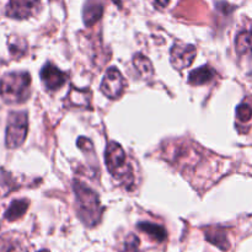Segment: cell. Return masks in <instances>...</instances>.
Listing matches in <instances>:
<instances>
[{"label": "cell", "instance_id": "21", "mask_svg": "<svg viewBox=\"0 0 252 252\" xmlns=\"http://www.w3.org/2000/svg\"><path fill=\"white\" fill-rule=\"evenodd\" d=\"M38 252H49L48 250H41V251H38Z\"/></svg>", "mask_w": 252, "mask_h": 252}, {"label": "cell", "instance_id": "13", "mask_svg": "<svg viewBox=\"0 0 252 252\" xmlns=\"http://www.w3.org/2000/svg\"><path fill=\"white\" fill-rule=\"evenodd\" d=\"M27 208H29V201L27 199H16V201L10 204L7 211L5 212V219L9 221L17 220L26 213Z\"/></svg>", "mask_w": 252, "mask_h": 252}, {"label": "cell", "instance_id": "15", "mask_svg": "<svg viewBox=\"0 0 252 252\" xmlns=\"http://www.w3.org/2000/svg\"><path fill=\"white\" fill-rule=\"evenodd\" d=\"M138 229L140 231H143V233L148 234L150 238L159 241V243H161V241H164L166 239V231H165V229L162 226L157 225V224L139 223L138 224Z\"/></svg>", "mask_w": 252, "mask_h": 252}, {"label": "cell", "instance_id": "9", "mask_svg": "<svg viewBox=\"0 0 252 252\" xmlns=\"http://www.w3.org/2000/svg\"><path fill=\"white\" fill-rule=\"evenodd\" d=\"M204 233H206V239L209 243H212L223 251L229 250L230 244H229L228 238H226L225 229L220 228V226H209V228L206 229Z\"/></svg>", "mask_w": 252, "mask_h": 252}, {"label": "cell", "instance_id": "17", "mask_svg": "<svg viewBox=\"0 0 252 252\" xmlns=\"http://www.w3.org/2000/svg\"><path fill=\"white\" fill-rule=\"evenodd\" d=\"M236 117L241 121V122H248L252 118V107L248 103H241L236 108Z\"/></svg>", "mask_w": 252, "mask_h": 252}, {"label": "cell", "instance_id": "3", "mask_svg": "<svg viewBox=\"0 0 252 252\" xmlns=\"http://www.w3.org/2000/svg\"><path fill=\"white\" fill-rule=\"evenodd\" d=\"M105 160L108 172L116 180H118L121 184L128 187L132 186L133 182H134L133 167L128 162L127 155L120 144L115 142L108 143L107 148H106Z\"/></svg>", "mask_w": 252, "mask_h": 252}, {"label": "cell", "instance_id": "6", "mask_svg": "<svg viewBox=\"0 0 252 252\" xmlns=\"http://www.w3.org/2000/svg\"><path fill=\"white\" fill-rule=\"evenodd\" d=\"M171 56V64L179 70L187 68L193 63L196 58V48L193 46H180L175 44L170 52Z\"/></svg>", "mask_w": 252, "mask_h": 252}, {"label": "cell", "instance_id": "20", "mask_svg": "<svg viewBox=\"0 0 252 252\" xmlns=\"http://www.w3.org/2000/svg\"><path fill=\"white\" fill-rule=\"evenodd\" d=\"M113 2H115V4H118L121 6V0H112Z\"/></svg>", "mask_w": 252, "mask_h": 252}, {"label": "cell", "instance_id": "12", "mask_svg": "<svg viewBox=\"0 0 252 252\" xmlns=\"http://www.w3.org/2000/svg\"><path fill=\"white\" fill-rule=\"evenodd\" d=\"M214 75H216V71L211 66L203 65L196 70L191 71L189 76V83L193 84V85H204V84L213 80Z\"/></svg>", "mask_w": 252, "mask_h": 252}, {"label": "cell", "instance_id": "8", "mask_svg": "<svg viewBox=\"0 0 252 252\" xmlns=\"http://www.w3.org/2000/svg\"><path fill=\"white\" fill-rule=\"evenodd\" d=\"M39 0H10L6 15L14 19H26L33 12Z\"/></svg>", "mask_w": 252, "mask_h": 252}, {"label": "cell", "instance_id": "14", "mask_svg": "<svg viewBox=\"0 0 252 252\" xmlns=\"http://www.w3.org/2000/svg\"><path fill=\"white\" fill-rule=\"evenodd\" d=\"M133 64H134V68L137 69V71L139 73V75L142 78H153V75H154V68H153L152 62L147 57H144L143 54H137L133 58Z\"/></svg>", "mask_w": 252, "mask_h": 252}, {"label": "cell", "instance_id": "1", "mask_svg": "<svg viewBox=\"0 0 252 252\" xmlns=\"http://www.w3.org/2000/svg\"><path fill=\"white\" fill-rule=\"evenodd\" d=\"M73 189L76 196L78 216L80 220L88 226L96 225L102 216V208L97 193L76 180L73 181Z\"/></svg>", "mask_w": 252, "mask_h": 252}, {"label": "cell", "instance_id": "2", "mask_svg": "<svg viewBox=\"0 0 252 252\" xmlns=\"http://www.w3.org/2000/svg\"><path fill=\"white\" fill-rule=\"evenodd\" d=\"M31 76L26 71L5 74L0 81V95L6 103H21L30 96Z\"/></svg>", "mask_w": 252, "mask_h": 252}, {"label": "cell", "instance_id": "18", "mask_svg": "<svg viewBox=\"0 0 252 252\" xmlns=\"http://www.w3.org/2000/svg\"><path fill=\"white\" fill-rule=\"evenodd\" d=\"M6 252H27V250L24 248V246L16 244V245H12Z\"/></svg>", "mask_w": 252, "mask_h": 252}, {"label": "cell", "instance_id": "19", "mask_svg": "<svg viewBox=\"0 0 252 252\" xmlns=\"http://www.w3.org/2000/svg\"><path fill=\"white\" fill-rule=\"evenodd\" d=\"M169 1L170 0H155V2H157L160 7H165L167 4H169Z\"/></svg>", "mask_w": 252, "mask_h": 252}, {"label": "cell", "instance_id": "4", "mask_svg": "<svg viewBox=\"0 0 252 252\" xmlns=\"http://www.w3.org/2000/svg\"><path fill=\"white\" fill-rule=\"evenodd\" d=\"M29 129V120L26 112H14L9 116V122L6 127L7 148L14 149L19 148L25 142Z\"/></svg>", "mask_w": 252, "mask_h": 252}, {"label": "cell", "instance_id": "11", "mask_svg": "<svg viewBox=\"0 0 252 252\" xmlns=\"http://www.w3.org/2000/svg\"><path fill=\"white\" fill-rule=\"evenodd\" d=\"M69 105L73 107H84L90 108L91 94L88 90H78L75 88H71L68 95Z\"/></svg>", "mask_w": 252, "mask_h": 252}, {"label": "cell", "instance_id": "5", "mask_svg": "<svg viewBox=\"0 0 252 252\" xmlns=\"http://www.w3.org/2000/svg\"><path fill=\"white\" fill-rule=\"evenodd\" d=\"M126 85H127V83H126L121 71L112 66V68L108 69L102 83H101V91L108 98L115 100V98L122 96V94L125 93Z\"/></svg>", "mask_w": 252, "mask_h": 252}, {"label": "cell", "instance_id": "7", "mask_svg": "<svg viewBox=\"0 0 252 252\" xmlns=\"http://www.w3.org/2000/svg\"><path fill=\"white\" fill-rule=\"evenodd\" d=\"M41 80L48 90H57L66 83V74L48 63L42 68Z\"/></svg>", "mask_w": 252, "mask_h": 252}, {"label": "cell", "instance_id": "16", "mask_svg": "<svg viewBox=\"0 0 252 252\" xmlns=\"http://www.w3.org/2000/svg\"><path fill=\"white\" fill-rule=\"evenodd\" d=\"M235 46L239 54H250L252 56V30L239 33L236 37Z\"/></svg>", "mask_w": 252, "mask_h": 252}, {"label": "cell", "instance_id": "10", "mask_svg": "<svg viewBox=\"0 0 252 252\" xmlns=\"http://www.w3.org/2000/svg\"><path fill=\"white\" fill-rule=\"evenodd\" d=\"M103 5L100 1H97V0H89L83 11L84 22H85L86 26L91 27L93 25H95L101 19Z\"/></svg>", "mask_w": 252, "mask_h": 252}]
</instances>
